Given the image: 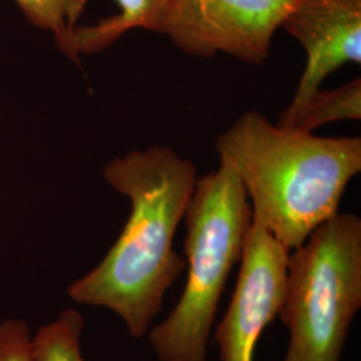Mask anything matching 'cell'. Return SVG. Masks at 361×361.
Wrapping results in <instances>:
<instances>
[{
  "label": "cell",
  "instance_id": "5b68a950",
  "mask_svg": "<svg viewBox=\"0 0 361 361\" xmlns=\"http://www.w3.org/2000/svg\"><path fill=\"white\" fill-rule=\"evenodd\" d=\"M295 0H173L165 32L182 51L262 62Z\"/></svg>",
  "mask_w": 361,
  "mask_h": 361
},
{
  "label": "cell",
  "instance_id": "6da1fadb",
  "mask_svg": "<svg viewBox=\"0 0 361 361\" xmlns=\"http://www.w3.org/2000/svg\"><path fill=\"white\" fill-rule=\"evenodd\" d=\"M104 178L129 198L130 217L104 259L67 295L114 312L130 336L142 338L186 267L173 243L198 180L197 168L170 147L152 146L116 158Z\"/></svg>",
  "mask_w": 361,
  "mask_h": 361
},
{
  "label": "cell",
  "instance_id": "8fae6325",
  "mask_svg": "<svg viewBox=\"0 0 361 361\" xmlns=\"http://www.w3.org/2000/svg\"><path fill=\"white\" fill-rule=\"evenodd\" d=\"M27 19L43 30L51 31L58 46L78 26L87 0H15Z\"/></svg>",
  "mask_w": 361,
  "mask_h": 361
},
{
  "label": "cell",
  "instance_id": "30bf717a",
  "mask_svg": "<svg viewBox=\"0 0 361 361\" xmlns=\"http://www.w3.org/2000/svg\"><path fill=\"white\" fill-rule=\"evenodd\" d=\"M83 329L85 319L79 310H62L32 336V361H87L80 349Z\"/></svg>",
  "mask_w": 361,
  "mask_h": 361
},
{
  "label": "cell",
  "instance_id": "ba28073f",
  "mask_svg": "<svg viewBox=\"0 0 361 361\" xmlns=\"http://www.w3.org/2000/svg\"><path fill=\"white\" fill-rule=\"evenodd\" d=\"M173 0H116L119 13L99 20L95 26H77L58 47L70 58L104 50L125 32L145 28L165 32Z\"/></svg>",
  "mask_w": 361,
  "mask_h": 361
},
{
  "label": "cell",
  "instance_id": "52a82bcc",
  "mask_svg": "<svg viewBox=\"0 0 361 361\" xmlns=\"http://www.w3.org/2000/svg\"><path fill=\"white\" fill-rule=\"evenodd\" d=\"M307 51V67L280 119L295 116L324 79L361 62V0H295L281 25Z\"/></svg>",
  "mask_w": 361,
  "mask_h": 361
},
{
  "label": "cell",
  "instance_id": "7a4b0ae2",
  "mask_svg": "<svg viewBox=\"0 0 361 361\" xmlns=\"http://www.w3.org/2000/svg\"><path fill=\"white\" fill-rule=\"evenodd\" d=\"M216 149L221 165L243 182L253 219L289 250L338 213L349 180L361 170L360 138L284 129L257 111L240 116Z\"/></svg>",
  "mask_w": 361,
  "mask_h": 361
},
{
  "label": "cell",
  "instance_id": "7c38bea8",
  "mask_svg": "<svg viewBox=\"0 0 361 361\" xmlns=\"http://www.w3.org/2000/svg\"><path fill=\"white\" fill-rule=\"evenodd\" d=\"M32 335L25 320L0 322V361H32Z\"/></svg>",
  "mask_w": 361,
  "mask_h": 361
},
{
  "label": "cell",
  "instance_id": "277c9868",
  "mask_svg": "<svg viewBox=\"0 0 361 361\" xmlns=\"http://www.w3.org/2000/svg\"><path fill=\"white\" fill-rule=\"evenodd\" d=\"M361 308V219L337 213L288 258L284 361H340Z\"/></svg>",
  "mask_w": 361,
  "mask_h": 361
},
{
  "label": "cell",
  "instance_id": "3957f363",
  "mask_svg": "<svg viewBox=\"0 0 361 361\" xmlns=\"http://www.w3.org/2000/svg\"><path fill=\"white\" fill-rule=\"evenodd\" d=\"M185 219L188 281L166 320L147 334L159 361H207L219 300L243 256L253 212L243 182L219 165L197 180Z\"/></svg>",
  "mask_w": 361,
  "mask_h": 361
},
{
  "label": "cell",
  "instance_id": "9c48e42d",
  "mask_svg": "<svg viewBox=\"0 0 361 361\" xmlns=\"http://www.w3.org/2000/svg\"><path fill=\"white\" fill-rule=\"evenodd\" d=\"M361 80L356 78L336 90H319L295 116L280 119L284 129L313 133L326 123L344 119H360Z\"/></svg>",
  "mask_w": 361,
  "mask_h": 361
},
{
  "label": "cell",
  "instance_id": "8992f818",
  "mask_svg": "<svg viewBox=\"0 0 361 361\" xmlns=\"http://www.w3.org/2000/svg\"><path fill=\"white\" fill-rule=\"evenodd\" d=\"M290 250L252 221L231 305L214 334L221 361H253L264 329L284 304Z\"/></svg>",
  "mask_w": 361,
  "mask_h": 361
}]
</instances>
